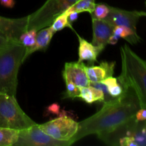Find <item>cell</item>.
<instances>
[{"label":"cell","instance_id":"6da1fadb","mask_svg":"<svg viewBox=\"0 0 146 146\" xmlns=\"http://www.w3.org/2000/svg\"><path fill=\"white\" fill-rule=\"evenodd\" d=\"M140 108L139 103L132 90L125 91L121 96L104 103L97 113L78 123L74 143L90 135L106 132L133 117Z\"/></svg>","mask_w":146,"mask_h":146},{"label":"cell","instance_id":"7a4b0ae2","mask_svg":"<svg viewBox=\"0 0 146 146\" xmlns=\"http://www.w3.org/2000/svg\"><path fill=\"white\" fill-rule=\"evenodd\" d=\"M121 74L118 77L124 91L132 90L140 108H146V61L125 44L121 47Z\"/></svg>","mask_w":146,"mask_h":146},{"label":"cell","instance_id":"3957f363","mask_svg":"<svg viewBox=\"0 0 146 146\" xmlns=\"http://www.w3.org/2000/svg\"><path fill=\"white\" fill-rule=\"evenodd\" d=\"M26 47L12 41L0 51V93L16 96L18 73L24 62Z\"/></svg>","mask_w":146,"mask_h":146},{"label":"cell","instance_id":"277c9868","mask_svg":"<svg viewBox=\"0 0 146 146\" xmlns=\"http://www.w3.org/2000/svg\"><path fill=\"white\" fill-rule=\"evenodd\" d=\"M97 136L108 145L146 146V121H137L134 115L126 122Z\"/></svg>","mask_w":146,"mask_h":146},{"label":"cell","instance_id":"5b68a950","mask_svg":"<svg viewBox=\"0 0 146 146\" xmlns=\"http://www.w3.org/2000/svg\"><path fill=\"white\" fill-rule=\"evenodd\" d=\"M35 124L21 109L15 96L0 93V127L20 131Z\"/></svg>","mask_w":146,"mask_h":146},{"label":"cell","instance_id":"8992f818","mask_svg":"<svg viewBox=\"0 0 146 146\" xmlns=\"http://www.w3.org/2000/svg\"><path fill=\"white\" fill-rule=\"evenodd\" d=\"M79 0H46L42 6L28 15L27 30L41 29L51 26L54 20L71 5Z\"/></svg>","mask_w":146,"mask_h":146},{"label":"cell","instance_id":"52a82bcc","mask_svg":"<svg viewBox=\"0 0 146 146\" xmlns=\"http://www.w3.org/2000/svg\"><path fill=\"white\" fill-rule=\"evenodd\" d=\"M38 126L44 132L55 139L72 141V138L78 131V123L71 117L58 115V118L40 124Z\"/></svg>","mask_w":146,"mask_h":146},{"label":"cell","instance_id":"ba28073f","mask_svg":"<svg viewBox=\"0 0 146 146\" xmlns=\"http://www.w3.org/2000/svg\"><path fill=\"white\" fill-rule=\"evenodd\" d=\"M72 141H62L48 135L39 128L38 124L20 130L14 146H69Z\"/></svg>","mask_w":146,"mask_h":146},{"label":"cell","instance_id":"9c48e42d","mask_svg":"<svg viewBox=\"0 0 146 146\" xmlns=\"http://www.w3.org/2000/svg\"><path fill=\"white\" fill-rule=\"evenodd\" d=\"M142 17H145V11H128L110 6V11L104 19L114 27L123 26L137 31V23Z\"/></svg>","mask_w":146,"mask_h":146},{"label":"cell","instance_id":"30bf717a","mask_svg":"<svg viewBox=\"0 0 146 146\" xmlns=\"http://www.w3.org/2000/svg\"><path fill=\"white\" fill-rule=\"evenodd\" d=\"M28 16L18 19L0 16V35L11 41H19L23 33L27 31Z\"/></svg>","mask_w":146,"mask_h":146},{"label":"cell","instance_id":"8fae6325","mask_svg":"<svg viewBox=\"0 0 146 146\" xmlns=\"http://www.w3.org/2000/svg\"><path fill=\"white\" fill-rule=\"evenodd\" d=\"M85 66L83 62H66L62 71L64 80L72 81L78 88L88 86L90 82L86 73Z\"/></svg>","mask_w":146,"mask_h":146},{"label":"cell","instance_id":"7c38bea8","mask_svg":"<svg viewBox=\"0 0 146 146\" xmlns=\"http://www.w3.org/2000/svg\"><path fill=\"white\" fill-rule=\"evenodd\" d=\"M93 28L92 44L106 47L108 38L113 34L114 27L104 19L91 18Z\"/></svg>","mask_w":146,"mask_h":146},{"label":"cell","instance_id":"4fadbf2b","mask_svg":"<svg viewBox=\"0 0 146 146\" xmlns=\"http://www.w3.org/2000/svg\"><path fill=\"white\" fill-rule=\"evenodd\" d=\"M78 43V62H84V61H88L90 64H93L97 61L99 54L104 51L105 47L102 46H96L92 43L88 42L86 39L83 38L77 33Z\"/></svg>","mask_w":146,"mask_h":146},{"label":"cell","instance_id":"5bb4252c","mask_svg":"<svg viewBox=\"0 0 146 146\" xmlns=\"http://www.w3.org/2000/svg\"><path fill=\"white\" fill-rule=\"evenodd\" d=\"M115 61H104L99 66H85L86 73L90 83L101 82V81L109 76H112L114 74Z\"/></svg>","mask_w":146,"mask_h":146},{"label":"cell","instance_id":"9a60e30c","mask_svg":"<svg viewBox=\"0 0 146 146\" xmlns=\"http://www.w3.org/2000/svg\"><path fill=\"white\" fill-rule=\"evenodd\" d=\"M55 33L53 31L51 26L44 27L37 31L36 37L35 44L32 47L26 48L25 55L24 57V61L33 53L38 51H45L48 48L53 36Z\"/></svg>","mask_w":146,"mask_h":146},{"label":"cell","instance_id":"2e32d148","mask_svg":"<svg viewBox=\"0 0 146 146\" xmlns=\"http://www.w3.org/2000/svg\"><path fill=\"white\" fill-rule=\"evenodd\" d=\"M113 34L119 36V38H124L131 44H138L141 40V37L137 34V31H134L131 29L123 26H116L114 27Z\"/></svg>","mask_w":146,"mask_h":146},{"label":"cell","instance_id":"e0dca14e","mask_svg":"<svg viewBox=\"0 0 146 146\" xmlns=\"http://www.w3.org/2000/svg\"><path fill=\"white\" fill-rule=\"evenodd\" d=\"M19 130L0 127V146H14L19 137Z\"/></svg>","mask_w":146,"mask_h":146},{"label":"cell","instance_id":"ac0fdd59","mask_svg":"<svg viewBox=\"0 0 146 146\" xmlns=\"http://www.w3.org/2000/svg\"><path fill=\"white\" fill-rule=\"evenodd\" d=\"M96 4V0H79L68 7L64 12H65L67 15L74 11L78 12V14L84 11L91 14L95 9Z\"/></svg>","mask_w":146,"mask_h":146},{"label":"cell","instance_id":"d6986e66","mask_svg":"<svg viewBox=\"0 0 146 146\" xmlns=\"http://www.w3.org/2000/svg\"><path fill=\"white\" fill-rule=\"evenodd\" d=\"M101 82L106 86L109 94L113 98H118V97L121 96L125 91H124L122 86L119 84L118 78L113 77V76L105 78Z\"/></svg>","mask_w":146,"mask_h":146},{"label":"cell","instance_id":"ffe728a7","mask_svg":"<svg viewBox=\"0 0 146 146\" xmlns=\"http://www.w3.org/2000/svg\"><path fill=\"white\" fill-rule=\"evenodd\" d=\"M51 27L54 33L61 31V30L64 29L66 27H68V28L74 30L73 27L68 23V15L65 12L61 13L58 17H56L55 19L52 22V24H51Z\"/></svg>","mask_w":146,"mask_h":146},{"label":"cell","instance_id":"44dd1931","mask_svg":"<svg viewBox=\"0 0 146 146\" xmlns=\"http://www.w3.org/2000/svg\"><path fill=\"white\" fill-rule=\"evenodd\" d=\"M37 31L34 29H29L23 33L19 37V41L26 48L32 47L35 44L36 37Z\"/></svg>","mask_w":146,"mask_h":146},{"label":"cell","instance_id":"7402d4cb","mask_svg":"<svg viewBox=\"0 0 146 146\" xmlns=\"http://www.w3.org/2000/svg\"><path fill=\"white\" fill-rule=\"evenodd\" d=\"M64 81L66 84V91L64 94L63 98L74 99L76 98H78L80 93L79 88L69 80H64Z\"/></svg>","mask_w":146,"mask_h":146},{"label":"cell","instance_id":"603a6c76","mask_svg":"<svg viewBox=\"0 0 146 146\" xmlns=\"http://www.w3.org/2000/svg\"><path fill=\"white\" fill-rule=\"evenodd\" d=\"M110 11V6L105 4H96L95 9L91 13V18L105 19Z\"/></svg>","mask_w":146,"mask_h":146},{"label":"cell","instance_id":"cb8c5ba5","mask_svg":"<svg viewBox=\"0 0 146 146\" xmlns=\"http://www.w3.org/2000/svg\"><path fill=\"white\" fill-rule=\"evenodd\" d=\"M79 91L80 93L78 97V98L88 104H91L95 102L94 94H93L90 86L85 87H79Z\"/></svg>","mask_w":146,"mask_h":146},{"label":"cell","instance_id":"d4e9b609","mask_svg":"<svg viewBox=\"0 0 146 146\" xmlns=\"http://www.w3.org/2000/svg\"><path fill=\"white\" fill-rule=\"evenodd\" d=\"M91 86L92 92L94 94V99H95V102H103L104 103L105 101V96H104V94L101 90L98 89V88H95L94 86Z\"/></svg>","mask_w":146,"mask_h":146},{"label":"cell","instance_id":"484cf974","mask_svg":"<svg viewBox=\"0 0 146 146\" xmlns=\"http://www.w3.org/2000/svg\"><path fill=\"white\" fill-rule=\"evenodd\" d=\"M61 112V107L59 104H53L51 105L48 106L46 109V115H50V114H54V115H58Z\"/></svg>","mask_w":146,"mask_h":146},{"label":"cell","instance_id":"4316f807","mask_svg":"<svg viewBox=\"0 0 146 146\" xmlns=\"http://www.w3.org/2000/svg\"><path fill=\"white\" fill-rule=\"evenodd\" d=\"M135 118L138 121H146V108H140L135 114Z\"/></svg>","mask_w":146,"mask_h":146},{"label":"cell","instance_id":"83f0119b","mask_svg":"<svg viewBox=\"0 0 146 146\" xmlns=\"http://www.w3.org/2000/svg\"><path fill=\"white\" fill-rule=\"evenodd\" d=\"M0 4L6 8L11 9L15 6V0H0Z\"/></svg>","mask_w":146,"mask_h":146},{"label":"cell","instance_id":"f1b7e54d","mask_svg":"<svg viewBox=\"0 0 146 146\" xmlns=\"http://www.w3.org/2000/svg\"><path fill=\"white\" fill-rule=\"evenodd\" d=\"M11 42H12V41L7 39V38L4 37L3 36L0 35V51H2L4 48H6Z\"/></svg>","mask_w":146,"mask_h":146},{"label":"cell","instance_id":"f546056e","mask_svg":"<svg viewBox=\"0 0 146 146\" xmlns=\"http://www.w3.org/2000/svg\"><path fill=\"white\" fill-rule=\"evenodd\" d=\"M78 12H76V11H74V12H71L68 14V23H69V24L71 26V27H72L73 24H74V23L75 22L77 19H78Z\"/></svg>","mask_w":146,"mask_h":146},{"label":"cell","instance_id":"4dcf8cb0","mask_svg":"<svg viewBox=\"0 0 146 146\" xmlns=\"http://www.w3.org/2000/svg\"><path fill=\"white\" fill-rule=\"evenodd\" d=\"M119 36H118L115 34H113L112 35L110 36V38H108V44H111V45H115L118 43V40H119Z\"/></svg>","mask_w":146,"mask_h":146},{"label":"cell","instance_id":"1f68e13d","mask_svg":"<svg viewBox=\"0 0 146 146\" xmlns=\"http://www.w3.org/2000/svg\"><path fill=\"white\" fill-rule=\"evenodd\" d=\"M145 6H146V1H145ZM145 17H146V11H145Z\"/></svg>","mask_w":146,"mask_h":146}]
</instances>
